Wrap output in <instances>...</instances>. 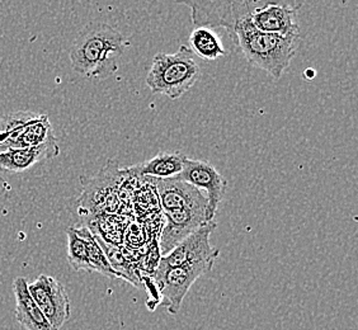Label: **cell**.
Masks as SVG:
<instances>
[{"label":"cell","mask_w":358,"mask_h":330,"mask_svg":"<svg viewBox=\"0 0 358 330\" xmlns=\"http://www.w3.org/2000/svg\"><path fill=\"white\" fill-rule=\"evenodd\" d=\"M66 235H68V261L70 267L76 272L85 271L90 273L85 241L79 233L78 227H69L66 230Z\"/></svg>","instance_id":"ffe728a7"},{"label":"cell","mask_w":358,"mask_h":330,"mask_svg":"<svg viewBox=\"0 0 358 330\" xmlns=\"http://www.w3.org/2000/svg\"><path fill=\"white\" fill-rule=\"evenodd\" d=\"M57 143L48 115H38L29 124L23 126L7 144L0 146V152L8 149H27Z\"/></svg>","instance_id":"2e32d148"},{"label":"cell","mask_w":358,"mask_h":330,"mask_svg":"<svg viewBox=\"0 0 358 330\" xmlns=\"http://www.w3.org/2000/svg\"><path fill=\"white\" fill-rule=\"evenodd\" d=\"M38 115L28 110L12 112L0 117V146L7 144L14 135L21 130L23 126L29 124Z\"/></svg>","instance_id":"44dd1931"},{"label":"cell","mask_w":358,"mask_h":330,"mask_svg":"<svg viewBox=\"0 0 358 330\" xmlns=\"http://www.w3.org/2000/svg\"><path fill=\"white\" fill-rule=\"evenodd\" d=\"M187 157L183 152H159L157 157L143 164L132 165L126 169L136 178H176L183 171Z\"/></svg>","instance_id":"9a60e30c"},{"label":"cell","mask_w":358,"mask_h":330,"mask_svg":"<svg viewBox=\"0 0 358 330\" xmlns=\"http://www.w3.org/2000/svg\"><path fill=\"white\" fill-rule=\"evenodd\" d=\"M28 291L54 330H60L71 317L68 292L56 278L40 275L28 283Z\"/></svg>","instance_id":"52a82bcc"},{"label":"cell","mask_w":358,"mask_h":330,"mask_svg":"<svg viewBox=\"0 0 358 330\" xmlns=\"http://www.w3.org/2000/svg\"><path fill=\"white\" fill-rule=\"evenodd\" d=\"M215 261H207L194 266L174 267V268H157L152 275V281L157 285L160 294V303L169 314L177 315L193 283L201 275H207L214 268Z\"/></svg>","instance_id":"5b68a950"},{"label":"cell","mask_w":358,"mask_h":330,"mask_svg":"<svg viewBox=\"0 0 358 330\" xmlns=\"http://www.w3.org/2000/svg\"><path fill=\"white\" fill-rule=\"evenodd\" d=\"M120 175L121 172L110 171V165H107L96 178H82L84 191L79 199V211L85 215H99L103 211L112 213L113 208L110 201L113 199V188L115 183H118Z\"/></svg>","instance_id":"8fae6325"},{"label":"cell","mask_w":358,"mask_h":330,"mask_svg":"<svg viewBox=\"0 0 358 330\" xmlns=\"http://www.w3.org/2000/svg\"><path fill=\"white\" fill-rule=\"evenodd\" d=\"M200 65L188 46H180L174 54L159 52L146 76V85L152 93L178 99L199 82Z\"/></svg>","instance_id":"3957f363"},{"label":"cell","mask_w":358,"mask_h":330,"mask_svg":"<svg viewBox=\"0 0 358 330\" xmlns=\"http://www.w3.org/2000/svg\"><path fill=\"white\" fill-rule=\"evenodd\" d=\"M177 180L188 183L196 187L201 192L205 191L207 206L206 222L214 221L215 215L217 213L219 203H220L224 193L227 191V179L216 171L214 165L205 160H193L187 158L185 162L183 171L176 177Z\"/></svg>","instance_id":"ba28073f"},{"label":"cell","mask_w":358,"mask_h":330,"mask_svg":"<svg viewBox=\"0 0 358 330\" xmlns=\"http://www.w3.org/2000/svg\"><path fill=\"white\" fill-rule=\"evenodd\" d=\"M79 233L83 236L87 247V258H88V264H90V273L96 272L99 275H106L110 280L117 278V275L115 271L110 268V263L107 261L104 252L101 245L96 241L94 235L90 233V229L87 227H78Z\"/></svg>","instance_id":"d6986e66"},{"label":"cell","mask_w":358,"mask_h":330,"mask_svg":"<svg viewBox=\"0 0 358 330\" xmlns=\"http://www.w3.org/2000/svg\"><path fill=\"white\" fill-rule=\"evenodd\" d=\"M166 224L159 239L160 254L166 255L206 222L203 210H188L179 213H164Z\"/></svg>","instance_id":"7c38bea8"},{"label":"cell","mask_w":358,"mask_h":330,"mask_svg":"<svg viewBox=\"0 0 358 330\" xmlns=\"http://www.w3.org/2000/svg\"><path fill=\"white\" fill-rule=\"evenodd\" d=\"M98 244L102 248L104 255L107 258V261L110 263V268L115 271V273L117 275V278H124V281L131 283L132 286L141 289V272L138 271V267L132 266L131 263L126 261L121 247H117L115 244H110L101 239L99 236L94 235Z\"/></svg>","instance_id":"ac0fdd59"},{"label":"cell","mask_w":358,"mask_h":330,"mask_svg":"<svg viewBox=\"0 0 358 330\" xmlns=\"http://www.w3.org/2000/svg\"><path fill=\"white\" fill-rule=\"evenodd\" d=\"M233 38L249 64L267 71L275 80L289 68L299 46V36L266 34L257 29L250 18L236 26Z\"/></svg>","instance_id":"7a4b0ae2"},{"label":"cell","mask_w":358,"mask_h":330,"mask_svg":"<svg viewBox=\"0 0 358 330\" xmlns=\"http://www.w3.org/2000/svg\"><path fill=\"white\" fill-rule=\"evenodd\" d=\"M13 292L15 297V319L24 329L54 330L29 294L28 281L24 277H17L14 280Z\"/></svg>","instance_id":"5bb4252c"},{"label":"cell","mask_w":358,"mask_h":330,"mask_svg":"<svg viewBox=\"0 0 358 330\" xmlns=\"http://www.w3.org/2000/svg\"><path fill=\"white\" fill-rule=\"evenodd\" d=\"M264 0H197L180 1L179 4L191 8V18L196 27H222L234 34L236 26L244 20L252 18Z\"/></svg>","instance_id":"277c9868"},{"label":"cell","mask_w":358,"mask_h":330,"mask_svg":"<svg viewBox=\"0 0 358 330\" xmlns=\"http://www.w3.org/2000/svg\"><path fill=\"white\" fill-rule=\"evenodd\" d=\"M146 179L157 191L159 206L162 207L163 213H179L188 210H203L206 213V196L196 187L174 178Z\"/></svg>","instance_id":"30bf717a"},{"label":"cell","mask_w":358,"mask_h":330,"mask_svg":"<svg viewBox=\"0 0 358 330\" xmlns=\"http://www.w3.org/2000/svg\"><path fill=\"white\" fill-rule=\"evenodd\" d=\"M189 43L193 54L205 62H215L221 56L227 55V51L219 36L211 28H194L189 36Z\"/></svg>","instance_id":"e0dca14e"},{"label":"cell","mask_w":358,"mask_h":330,"mask_svg":"<svg viewBox=\"0 0 358 330\" xmlns=\"http://www.w3.org/2000/svg\"><path fill=\"white\" fill-rule=\"evenodd\" d=\"M57 143L27 149H8L0 152V172L23 173L59 155Z\"/></svg>","instance_id":"4fadbf2b"},{"label":"cell","mask_w":358,"mask_h":330,"mask_svg":"<svg viewBox=\"0 0 358 330\" xmlns=\"http://www.w3.org/2000/svg\"><path fill=\"white\" fill-rule=\"evenodd\" d=\"M303 4V1L291 0H264L262 6L255 10L250 20L257 29L266 34L299 36L300 27L297 21V13Z\"/></svg>","instance_id":"9c48e42d"},{"label":"cell","mask_w":358,"mask_h":330,"mask_svg":"<svg viewBox=\"0 0 358 330\" xmlns=\"http://www.w3.org/2000/svg\"><path fill=\"white\" fill-rule=\"evenodd\" d=\"M216 227L217 224L214 221L205 222L185 241H180L172 252L163 255L157 268H174L216 261L220 250L210 243V236Z\"/></svg>","instance_id":"8992f818"},{"label":"cell","mask_w":358,"mask_h":330,"mask_svg":"<svg viewBox=\"0 0 358 330\" xmlns=\"http://www.w3.org/2000/svg\"><path fill=\"white\" fill-rule=\"evenodd\" d=\"M129 45L116 28L93 22L73 42L69 52L71 66L85 78H106L116 73V62Z\"/></svg>","instance_id":"6da1fadb"}]
</instances>
